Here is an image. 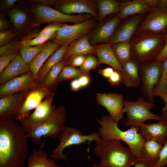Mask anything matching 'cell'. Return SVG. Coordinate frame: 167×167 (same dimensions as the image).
<instances>
[{"mask_svg":"<svg viewBox=\"0 0 167 167\" xmlns=\"http://www.w3.org/2000/svg\"><path fill=\"white\" fill-rule=\"evenodd\" d=\"M28 138L14 119L0 116V167H24L29 153Z\"/></svg>","mask_w":167,"mask_h":167,"instance_id":"1","label":"cell"},{"mask_svg":"<svg viewBox=\"0 0 167 167\" xmlns=\"http://www.w3.org/2000/svg\"><path fill=\"white\" fill-rule=\"evenodd\" d=\"M94 151L100 159V163L105 167H130L139 159L129 148L124 146L118 140L105 139L101 137L96 141Z\"/></svg>","mask_w":167,"mask_h":167,"instance_id":"2","label":"cell"},{"mask_svg":"<svg viewBox=\"0 0 167 167\" xmlns=\"http://www.w3.org/2000/svg\"><path fill=\"white\" fill-rule=\"evenodd\" d=\"M97 121L101 126L98 132L102 139L122 140L128 145L136 157L142 158L143 147L145 140L138 132L139 127L131 126L125 131H122L118 127V123L107 115L103 116Z\"/></svg>","mask_w":167,"mask_h":167,"instance_id":"3","label":"cell"},{"mask_svg":"<svg viewBox=\"0 0 167 167\" xmlns=\"http://www.w3.org/2000/svg\"><path fill=\"white\" fill-rule=\"evenodd\" d=\"M66 120V109L62 105L55 108L51 117L42 122L32 123L25 118L20 121L27 137L31 138L34 144L39 146L42 144L43 136L56 140L65 127Z\"/></svg>","mask_w":167,"mask_h":167,"instance_id":"4","label":"cell"},{"mask_svg":"<svg viewBox=\"0 0 167 167\" xmlns=\"http://www.w3.org/2000/svg\"><path fill=\"white\" fill-rule=\"evenodd\" d=\"M154 105V103L148 101L142 96L135 101L124 100L123 111L127 115L124 121L125 126L139 127L147 120H161V116L150 111Z\"/></svg>","mask_w":167,"mask_h":167,"instance_id":"5","label":"cell"},{"mask_svg":"<svg viewBox=\"0 0 167 167\" xmlns=\"http://www.w3.org/2000/svg\"><path fill=\"white\" fill-rule=\"evenodd\" d=\"M59 144L52 151L50 157L61 159L67 162L66 155L63 151L66 148L73 145H79L87 141H96L101 137L98 132H94L88 135H83L81 131L75 128L65 126L58 137Z\"/></svg>","mask_w":167,"mask_h":167,"instance_id":"6","label":"cell"},{"mask_svg":"<svg viewBox=\"0 0 167 167\" xmlns=\"http://www.w3.org/2000/svg\"><path fill=\"white\" fill-rule=\"evenodd\" d=\"M141 63L139 65L140 93L147 101L154 103L153 89L160 77L162 63L154 61Z\"/></svg>","mask_w":167,"mask_h":167,"instance_id":"7","label":"cell"},{"mask_svg":"<svg viewBox=\"0 0 167 167\" xmlns=\"http://www.w3.org/2000/svg\"><path fill=\"white\" fill-rule=\"evenodd\" d=\"M57 86V84L46 85L38 84L29 91L15 120L20 121L25 119L30 114V111L35 109L44 99L54 96Z\"/></svg>","mask_w":167,"mask_h":167,"instance_id":"8","label":"cell"},{"mask_svg":"<svg viewBox=\"0 0 167 167\" xmlns=\"http://www.w3.org/2000/svg\"><path fill=\"white\" fill-rule=\"evenodd\" d=\"M95 23L89 19L73 25H65L57 31L55 38L56 43L70 44L72 41L85 35L93 27Z\"/></svg>","mask_w":167,"mask_h":167,"instance_id":"9","label":"cell"},{"mask_svg":"<svg viewBox=\"0 0 167 167\" xmlns=\"http://www.w3.org/2000/svg\"><path fill=\"white\" fill-rule=\"evenodd\" d=\"M38 84L32 73L29 71L1 84L0 97L30 90Z\"/></svg>","mask_w":167,"mask_h":167,"instance_id":"10","label":"cell"},{"mask_svg":"<svg viewBox=\"0 0 167 167\" xmlns=\"http://www.w3.org/2000/svg\"><path fill=\"white\" fill-rule=\"evenodd\" d=\"M96 100L99 105L105 107L109 115L117 123L122 118L124 112V100L123 95L117 93H97Z\"/></svg>","mask_w":167,"mask_h":167,"instance_id":"11","label":"cell"},{"mask_svg":"<svg viewBox=\"0 0 167 167\" xmlns=\"http://www.w3.org/2000/svg\"><path fill=\"white\" fill-rule=\"evenodd\" d=\"M36 13L38 18L43 22H55L76 24L86 21L92 16L88 14L67 15L43 5L37 7Z\"/></svg>","mask_w":167,"mask_h":167,"instance_id":"12","label":"cell"},{"mask_svg":"<svg viewBox=\"0 0 167 167\" xmlns=\"http://www.w3.org/2000/svg\"><path fill=\"white\" fill-rule=\"evenodd\" d=\"M167 27V11L154 7L139 27L137 32L149 31L158 32Z\"/></svg>","mask_w":167,"mask_h":167,"instance_id":"13","label":"cell"},{"mask_svg":"<svg viewBox=\"0 0 167 167\" xmlns=\"http://www.w3.org/2000/svg\"><path fill=\"white\" fill-rule=\"evenodd\" d=\"M30 90L0 97V116L15 120Z\"/></svg>","mask_w":167,"mask_h":167,"instance_id":"14","label":"cell"},{"mask_svg":"<svg viewBox=\"0 0 167 167\" xmlns=\"http://www.w3.org/2000/svg\"><path fill=\"white\" fill-rule=\"evenodd\" d=\"M160 41V38L156 36L147 37L138 41L134 49L135 61L138 63H143L151 60L154 56L153 52Z\"/></svg>","mask_w":167,"mask_h":167,"instance_id":"15","label":"cell"},{"mask_svg":"<svg viewBox=\"0 0 167 167\" xmlns=\"http://www.w3.org/2000/svg\"><path fill=\"white\" fill-rule=\"evenodd\" d=\"M139 127V133L145 140H153L162 145L165 144L167 137V123L165 121L161 119L155 123H144Z\"/></svg>","mask_w":167,"mask_h":167,"instance_id":"16","label":"cell"},{"mask_svg":"<svg viewBox=\"0 0 167 167\" xmlns=\"http://www.w3.org/2000/svg\"><path fill=\"white\" fill-rule=\"evenodd\" d=\"M156 0H135L120 4L118 16L121 19L136 14L145 12L158 2Z\"/></svg>","mask_w":167,"mask_h":167,"instance_id":"17","label":"cell"},{"mask_svg":"<svg viewBox=\"0 0 167 167\" xmlns=\"http://www.w3.org/2000/svg\"><path fill=\"white\" fill-rule=\"evenodd\" d=\"M30 71L29 64L26 63L21 55H17L1 72L0 83L2 84L15 77Z\"/></svg>","mask_w":167,"mask_h":167,"instance_id":"18","label":"cell"},{"mask_svg":"<svg viewBox=\"0 0 167 167\" xmlns=\"http://www.w3.org/2000/svg\"><path fill=\"white\" fill-rule=\"evenodd\" d=\"M121 65V83L126 88H137L140 86L138 63L131 59Z\"/></svg>","mask_w":167,"mask_h":167,"instance_id":"19","label":"cell"},{"mask_svg":"<svg viewBox=\"0 0 167 167\" xmlns=\"http://www.w3.org/2000/svg\"><path fill=\"white\" fill-rule=\"evenodd\" d=\"M60 9L62 13L67 15L86 13L96 18L97 16L94 4L90 1L73 0L62 5Z\"/></svg>","mask_w":167,"mask_h":167,"instance_id":"20","label":"cell"},{"mask_svg":"<svg viewBox=\"0 0 167 167\" xmlns=\"http://www.w3.org/2000/svg\"><path fill=\"white\" fill-rule=\"evenodd\" d=\"M95 48L99 64L108 65L115 71L119 72L121 71V64L114 54L111 44L109 43L102 44Z\"/></svg>","mask_w":167,"mask_h":167,"instance_id":"21","label":"cell"},{"mask_svg":"<svg viewBox=\"0 0 167 167\" xmlns=\"http://www.w3.org/2000/svg\"><path fill=\"white\" fill-rule=\"evenodd\" d=\"M141 19V17L139 16L129 19L113 34L109 41V43L113 45L120 42H129Z\"/></svg>","mask_w":167,"mask_h":167,"instance_id":"22","label":"cell"},{"mask_svg":"<svg viewBox=\"0 0 167 167\" xmlns=\"http://www.w3.org/2000/svg\"><path fill=\"white\" fill-rule=\"evenodd\" d=\"M53 96L45 98L36 107L34 111L25 119L28 122L38 123L45 121L50 118L55 109L52 105Z\"/></svg>","mask_w":167,"mask_h":167,"instance_id":"23","label":"cell"},{"mask_svg":"<svg viewBox=\"0 0 167 167\" xmlns=\"http://www.w3.org/2000/svg\"><path fill=\"white\" fill-rule=\"evenodd\" d=\"M120 20L117 15L102 25L92 36L91 43L95 44L109 41Z\"/></svg>","mask_w":167,"mask_h":167,"instance_id":"24","label":"cell"},{"mask_svg":"<svg viewBox=\"0 0 167 167\" xmlns=\"http://www.w3.org/2000/svg\"><path fill=\"white\" fill-rule=\"evenodd\" d=\"M95 54V48L85 35L71 42L68 46L64 57L71 58L77 56Z\"/></svg>","mask_w":167,"mask_h":167,"instance_id":"25","label":"cell"},{"mask_svg":"<svg viewBox=\"0 0 167 167\" xmlns=\"http://www.w3.org/2000/svg\"><path fill=\"white\" fill-rule=\"evenodd\" d=\"M58 47L56 43H49L45 45L43 49L29 64L30 71L37 82L39 71L46 61Z\"/></svg>","mask_w":167,"mask_h":167,"instance_id":"26","label":"cell"},{"mask_svg":"<svg viewBox=\"0 0 167 167\" xmlns=\"http://www.w3.org/2000/svg\"><path fill=\"white\" fill-rule=\"evenodd\" d=\"M44 146V141L39 149H33L32 153L27 159V167H60L52 158L48 157L47 152L43 150Z\"/></svg>","mask_w":167,"mask_h":167,"instance_id":"27","label":"cell"},{"mask_svg":"<svg viewBox=\"0 0 167 167\" xmlns=\"http://www.w3.org/2000/svg\"><path fill=\"white\" fill-rule=\"evenodd\" d=\"M69 44H64L58 49L48 58L41 68L38 75L37 82L42 83L50 69L64 57Z\"/></svg>","mask_w":167,"mask_h":167,"instance_id":"28","label":"cell"},{"mask_svg":"<svg viewBox=\"0 0 167 167\" xmlns=\"http://www.w3.org/2000/svg\"><path fill=\"white\" fill-rule=\"evenodd\" d=\"M163 145L153 140H146L142 149V158L156 163Z\"/></svg>","mask_w":167,"mask_h":167,"instance_id":"29","label":"cell"},{"mask_svg":"<svg viewBox=\"0 0 167 167\" xmlns=\"http://www.w3.org/2000/svg\"><path fill=\"white\" fill-rule=\"evenodd\" d=\"M98 15L100 19L110 14L119 12L120 4L114 0H99L96 1Z\"/></svg>","mask_w":167,"mask_h":167,"instance_id":"30","label":"cell"},{"mask_svg":"<svg viewBox=\"0 0 167 167\" xmlns=\"http://www.w3.org/2000/svg\"><path fill=\"white\" fill-rule=\"evenodd\" d=\"M167 58L162 63L161 73L157 84L154 87L152 95L154 97L167 94Z\"/></svg>","mask_w":167,"mask_h":167,"instance_id":"31","label":"cell"},{"mask_svg":"<svg viewBox=\"0 0 167 167\" xmlns=\"http://www.w3.org/2000/svg\"><path fill=\"white\" fill-rule=\"evenodd\" d=\"M114 54L122 64L131 59V44L129 42H120L112 45Z\"/></svg>","mask_w":167,"mask_h":167,"instance_id":"32","label":"cell"},{"mask_svg":"<svg viewBox=\"0 0 167 167\" xmlns=\"http://www.w3.org/2000/svg\"><path fill=\"white\" fill-rule=\"evenodd\" d=\"M86 73L82 71L79 69L70 65L65 66L61 70L58 77L57 82L58 83L62 81L78 78Z\"/></svg>","mask_w":167,"mask_h":167,"instance_id":"33","label":"cell"},{"mask_svg":"<svg viewBox=\"0 0 167 167\" xmlns=\"http://www.w3.org/2000/svg\"><path fill=\"white\" fill-rule=\"evenodd\" d=\"M44 46L21 45L20 55L24 61L29 64L36 55L42 50Z\"/></svg>","mask_w":167,"mask_h":167,"instance_id":"34","label":"cell"},{"mask_svg":"<svg viewBox=\"0 0 167 167\" xmlns=\"http://www.w3.org/2000/svg\"><path fill=\"white\" fill-rule=\"evenodd\" d=\"M66 62L63 59L53 66L49 70L43 82L46 85H51L57 84L58 77L62 68L65 66Z\"/></svg>","mask_w":167,"mask_h":167,"instance_id":"35","label":"cell"},{"mask_svg":"<svg viewBox=\"0 0 167 167\" xmlns=\"http://www.w3.org/2000/svg\"><path fill=\"white\" fill-rule=\"evenodd\" d=\"M9 16L13 25L16 28H20L26 23L27 16L25 13L19 10L13 9L9 12Z\"/></svg>","mask_w":167,"mask_h":167,"instance_id":"36","label":"cell"},{"mask_svg":"<svg viewBox=\"0 0 167 167\" xmlns=\"http://www.w3.org/2000/svg\"><path fill=\"white\" fill-rule=\"evenodd\" d=\"M99 64L97 59L95 56L89 54L86 57L84 62L79 70L85 73H89L91 70L96 68Z\"/></svg>","mask_w":167,"mask_h":167,"instance_id":"37","label":"cell"},{"mask_svg":"<svg viewBox=\"0 0 167 167\" xmlns=\"http://www.w3.org/2000/svg\"><path fill=\"white\" fill-rule=\"evenodd\" d=\"M59 25L54 24L46 27L39 33L34 36L35 37H52L56 32L62 27Z\"/></svg>","mask_w":167,"mask_h":167,"instance_id":"38","label":"cell"},{"mask_svg":"<svg viewBox=\"0 0 167 167\" xmlns=\"http://www.w3.org/2000/svg\"><path fill=\"white\" fill-rule=\"evenodd\" d=\"M17 55L13 52H11L0 55V73L9 65Z\"/></svg>","mask_w":167,"mask_h":167,"instance_id":"39","label":"cell"},{"mask_svg":"<svg viewBox=\"0 0 167 167\" xmlns=\"http://www.w3.org/2000/svg\"><path fill=\"white\" fill-rule=\"evenodd\" d=\"M163 145L154 167H163L167 164V141Z\"/></svg>","mask_w":167,"mask_h":167,"instance_id":"40","label":"cell"},{"mask_svg":"<svg viewBox=\"0 0 167 167\" xmlns=\"http://www.w3.org/2000/svg\"><path fill=\"white\" fill-rule=\"evenodd\" d=\"M52 37H39L28 40L23 41L20 44L21 45L39 46L41 45Z\"/></svg>","mask_w":167,"mask_h":167,"instance_id":"41","label":"cell"},{"mask_svg":"<svg viewBox=\"0 0 167 167\" xmlns=\"http://www.w3.org/2000/svg\"><path fill=\"white\" fill-rule=\"evenodd\" d=\"M86 58L85 55H79L71 58L69 62L70 66L75 67H79L83 65Z\"/></svg>","mask_w":167,"mask_h":167,"instance_id":"42","label":"cell"},{"mask_svg":"<svg viewBox=\"0 0 167 167\" xmlns=\"http://www.w3.org/2000/svg\"><path fill=\"white\" fill-rule=\"evenodd\" d=\"M108 80L112 86L119 85L121 83V77L120 72L115 70L108 78Z\"/></svg>","mask_w":167,"mask_h":167,"instance_id":"43","label":"cell"},{"mask_svg":"<svg viewBox=\"0 0 167 167\" xmlns=\"http://www.w3.org/2000/svg\"><path fill=\"white\" fill-rule=\"evenodd\" d=\"M155 163V162L146 160L142 158H139L134 165V167H154Z\"/></svg>","mask_w":167,"mask_h":167,"instance_id":"44","label":"cell"},{"mask_svg":"<svg viewBox=\"0 0 167 167\" xmlns=\"http://www.w3.org/2000/svg\"><path fill=\"white\" fill-rule=\"evenodd\" d=\"M91 76L89 73L84 74L78 78L81 88L88 86L89 84Z\"/></svg>","mask_w":167,"mask_h":167,"instance_id":"45","label":"cell"},{"mask_svg":"<svg viewBox=\"0 0 167 167\" xmlns=\"http://www.w3.org/2000/svg\"><path fill=\"white\" fill-rule=\"evenodd\" d=\"M167 58V42L157 54L155 59V61L161 62L164 61Z\"/></svg>","mask_w":167,"mask_h":167,"instance_id":"46","label":"cell"},{"mask_svg":"<svg viewBox=\"0 0 167 167\" xmlns=\"http://www.w3.org/2000/svg\"><path fill=\"white\" fill-rule=\"evenodd\" d=\"M115 70L112 67H108L98 70V72L102 76L109 78Z\"/></svg>","mask_w":167,"mask_h":167,"instance_id":"47","label":"cell"},{"mask_svg":"<svg viewBox=\"0 0 167 167\" xmlns=\"http://www.w3.org/2000/svg\"><path fill=\"white\" fill-rule=\"evenodd\" d=\"M11 33L10 31H2L0 32V45L6 42L11 36Z\"/></svg>","mask_w":167,"mask_h":167,"instance_id":"48","label":"cell"},{"mask_svg":"<svg viewBox=\"0 0 167 167\" xmlns=\"http://www.w3.org/2000/svg\"><path fill=\"white\" fill-rule=\"evenodd\" d=\"M70 86L71 90L76 92L82 88L78 78L72 80L70 83Z\"/></svg>","mask_w":167,"mask_h":167,"instance_id":"49","label":"cell"},{"mask_svg":"<svg viewBox=\"0 0 167 167\" xmlns=\"http://www.w3.org/2000/svg\"><path fill=\"white\" fill-rule=\"evenodd\" d=\"M12 46L11 44H9L1 47L0 48V55L8 52H12Z\"/></svg>","mask_w":167,"mask_h":167,"instance_id":"50","label":"cell"},{"mask_svg":"<svg viewBox=\"0 0 167 167\" xmlns=\"http://www.w3.org/2000/svg\"><path fill=\"white\" fill-rule=\"evenodd\" d=\"M157 5L158 6V8L167 11V0H162L159 1Z\"/></svg>","mask_w":167,"mask_h":167,"instance_id":"51","label":"cell"},{"mask_svg":"<svg viewBox=\"0 0 167 167\" xmlns=\"http://www.w3.org/2000/svg\"><path fill=\"white\" fill-rule=\"evenodd\" d=\"M160 97L165 103V105L162 108V112L167 113V94L162 95Z\"/></svg>","mask_w":167,"mask_h":167,"instance_id":"52","label":"cell"},{"mask_svg":"<svg viewBox=\"0 0 167 167\" xmlns=\"http://www.w3.org/2000/svg\"><path fill=\"white\" fill-rule=\"evenodd\" d=\"M16 1V0H6L5 1V4L6 6L10 7L13 6Z\"/></svg>","mask_w":167,"mask_h":167,"instance_id":"53","label":"cell"},{"mask_svg":"<svg viewBox=\"0 0 167 167\" xmlns=\"http://www.w3.org/2000/svg\"><path fill=\"white\" fill-rule=\"evenodd\" d=\"M6 27V24L5 21L2 19L0 20V30L3 29Z\"/></svg>","mask_w":167,"mask_h":167,"instance_id":"54","label":"cell"},{"mask_svg":"<svg viewBox=\"0 0 167 167\" xmlns=\"http://www.w3.org/2000/svg\"><path fill=\"white\" fill-rule=\"evenodd\" d=\"M161 117V119L165 121L167 123V113L162 112Z\"/></svg>","mask_w":167,"mask_h":167,"instance_id":"55","label":"cell"},{"mask_svg":"<svg viewBox=\"0 0 167 167\" xmlns=\"http://www.w3.org/2000/svg\"><path fill=\"white\" fill-rule=\"evenodd\" d=\"M92 167H105L101 165V163L99 164H94Z\"/></svg>","mask_w":167,"mask_h":167,"instance_id":"56","label":"cell"},{"mask_svg":"<svg viewBox=\"0 0 167 167\" xmlns=\"http://www.w3.org/2000/svg\"><path fill=\"white\" fill-rule=\"evenodd\" d=\"M165 39L166 40H167V34L165 36Z\"/></svg>","mask_w":167,"mask_h":167,"instance_id":"57","label":"cell"},{"mask_svg":"<svg viewBox=\"0 0 167 167\" xmlns=\"http://www.w3.org/2000/svg\"><path fill=\"white\" fill-rule=\"evenodd\" d=\"M167 167V166H164V167Z\"/></svg>","mask_w":167,"mask_h":167,"instance_id":"58","label":"cell"},{"mask_svg":"<svg viewBox=\"0 0 167 167\" xmlns=\"http://www.w3.org/2000/svg\"></svg>","mask_w":167,"mask_h":167,"instance_id":"59","label":"cell"}]
</instances>
